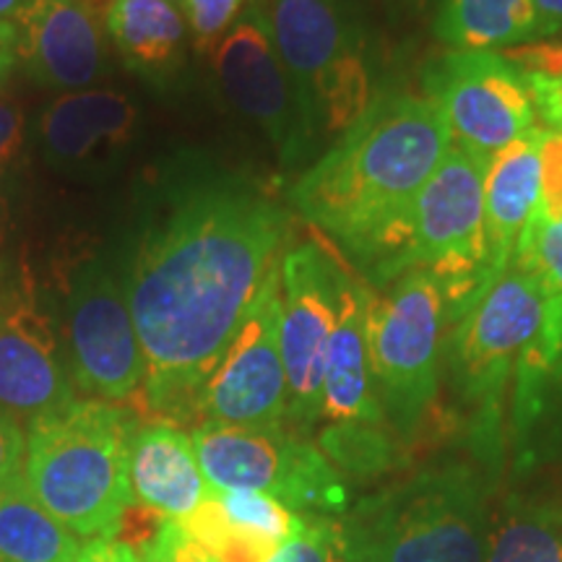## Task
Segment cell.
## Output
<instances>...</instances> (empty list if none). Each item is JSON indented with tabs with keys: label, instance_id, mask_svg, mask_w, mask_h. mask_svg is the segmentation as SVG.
Wrapping results in <instances>:
<instances>
[{
	"label": "cell",
	"instance_id": "6da1fadb",
	"mask_svg": "<svg viewBox=\"0 0 562 562\" xmlns=\"http://www.w3.org/2000/svg\"><path fill=\"white\" fill-rule=\"evenodd\" d=\"M290 214L245 188H201L146 232L128 305L146 360L144 409L195 422V396L277 273Z\"/></svg>",
	"mask_w": 562,
	"mask_h": 562
},
{
	"label": "cell",
	"instance_id": "7a4b0ae2",
	"mask_svg": "<svg viewBox=\"0 0 562 562\" xmlns=\"http://www.w3.org/2000/svg\"><path fill=\"white\" fill-rule=\"evenodd\" d=\"M453 146L432 97H372L370 108L300 175L292 206L381 277L409 237L414 201Z\"/></svg>",
	"mask_w": 562,
	"mask_h": 562
},
{
	"label": "cell",
	"instance_id": "3957f363",
	"mask_svg": "<svg viewBox=\"0 0 562 562\" xmlns=\"http://www.w3.org/2000/svg\"><path fill=\"white\" fill-rule=\"evenodd\" d=\"M136 417L76 398L26 425L24 476L37 501L79 539H117L133 505L128 446Z\"/></svg>",
	"mask_w": 562,
	"mask_h": 562
},
{
	"label": "cell",
	"instance_id": "277c9868",
	"mask_svg": "<svg viewBox=\"0 0 562 562\" xmlns=\"http://www.w3.org/2000/svg\"><path fill=\"white\" fill-rule=\"evenodd\" d=\"M341 529L351 562H484L492 516L480 476L442 467L362 501Z\"/></svg>",
	"mask_w": 562,
	"mask_h": 562
},
{
	"label": "cell",
	"instance_id": "5b68a950",
	"mask_svg": "<svg viewBox=\"0 0 562 562\" xmlns=\"http://www.w3.org/2000/svg\"><path fill=\"white\" fill-rule=\"evenodd\" d=\"M472 311V297L432 269H409L372 294L368 341L378 396L393 430L412 432L438 393L442 326Z\"/></svg>",
	"mask_w": 562,
	"mask_h": 562
},
{
	"label": "cell",
	"instance_id": "8992f818",
	"mask_svg": "<svg viewBox=\"0 0 562 562\" xmlns=\"http://www.w3.org/2000/svg\"><path fill=\"white\" fill-rule=\"evenodd\" d=\"M273 45L313 138L341 136L370 108L364 42L344 0H269Z\"/></svg>",
	"mask_w": 562,
	"mask_h": 562
},
{
	"label": "cell",
	"instance_id": "52a82bcc",
	"mask_svg": "<svg viewBox=\"0 0 562 562\" xmlns=\"http://www.w3.org/2000/svg\"><path fill=\"white\" fill-rule=\"evenodd\" d=\"M193 448L214 490L261 492L294 513H336L347 505V487L336 463L305 435L286 427L195 425Z\"/></svg>",
	"mask_w": 562,
	"mask_h": 562
},
{
	"label": "cell",
	"instance_id": "ba28073f",
	"mask_svg": "<svg viewBox=\"0 0 562 562\" xmlns=\"http://www.w3.org/2000/svg\"><path fill=\"white\" fill-rule=\"evenodd\" d=\"M60 341L83 398L144 406L146 360L128 294L102 261H81L63 290Z\"/></svg>",
	"mask_w": 562,
	"mask_h": 562
},
{
	"label": "cell",
	"instance_id": "9c48e42d",
	"mask_svg": "<svg viewBox=\"0 0 562 562\" xmlns=\"http://www.w3.org/2000/svg\"><path fill=\"white\" fill-rule=\"evenodd\" d=\"M372 290L344 266L339 313L328 341L318 422L326 425L321 451L344 469H381L389 461V417L370 364L368 318Z\"/></svg>",
	"mask_w": 562,
	"mask_h": 562
},
{
	"label": "cell",
	"instance_id": "30bf717a",
	"mask_svg": "<svg viewBox=\"0 0 562 562\" xmlns=\"http://www.w3.org/2000/svg\"><path fill=\"white\" fill-rule=\"evenodd\" d=\"M347 261L326 240L284 250L281 284V360L286 372V430L318 425L328 341L339 313V281Z\"/></svg>",
	"mask_w": 562,
	"mask_h": 562
},
{
	"label": "cell",
	"instance_id": "8fae6325",
	"mask_svg": "<svg viewBox=\"0 0 562 562\" xmlns=\"http://www.w3.org/2000/svg\"><path fill=\"white\" fill-rule=\"evenodd\" d=\"M484 178L487 167L451 146L414 201L409 237L385 279L409 269H432L453 279L472 297L490 290L484 277Z\"/></svg>",
	"mask_w": 562,
	"mask_h": 562
},
{
	"label": "cell",
	"instance_id": "7c38bea8",
	"mask_svg": "<svg viewBox=\"0 0 562 562\" xmlns=\"http://www.w3.org/2000/svg\"><path fill=\"white\" fill-rule=\"evenodd\" d=\"M547 294L531 273L508 266L456 323L453 362L467 398L495 406L510 370H539Z\"/></svg>",
	"mask_w": 562,
	"mask_h": 562
},
{
	"label": "cell",
	"instance_id": "4fadbf2b",
	"mask_svg": "<svg viewBox=\"0 0 562 562\" xmlns=\"http://www.w3.org/2000/svg\"><path fill=\"white\" fill-rule=\"evenodd\" d=\"M427 97L440 104L453 140L492 165L503 149L539 128L521 70L497 50H451L427 74Z\"/></svg>",
	"mask_w": 562,
	"mask_h": 562
},
{
	"label": "cell",
	"instance_id": "5bb4252c",
	"mask_svg": "<svg viewBox=\"0 0 562 562\" xmlns=\"http://www.w3.org/2000/svg\"><path fill=\"white\" fill-rule=\"evenodd\" d=\"M279 269L252 302L240 331L195 396V425L286 427V372L281 360Z\"/></svg>",
	"mask_w": 562,
	"mask_h": 562
},
{
	"label": "cell",
	"instance_id": "9a60e30c",
	"mask_svg": "<svg viewBox=\"0 0 562 562\" xmlns=\"http://www.w3.org/2000/svg\"><path fill=\"white\" fill-rule=\"evenodd\" d=\"M58 328L24 273L0 279V412L30 425L76 402Z\"/></svg>",
	"mask_w": 562,
	"mask_h": 562
},
{
	"label": "cell",
	"instance_id": "2e32d148",
	"mask_svg": "<svg viewBox=\"0 0 562 562\" xmlns=\"http://www.w3.org/2000/svg\"><path fill=\"white\" fill-rule=\"evenodd\" d=\"M214 68L229 102L261 125L284 165H297L311 151L313 133L273 45L271 21L261 0H256L216 45Z\"/></svg>",
	"mask_w": 562,
	"mask_h": 562
},
{
	"label": "cell",
	"instance_id": "e0dca14e",
	"mask_svg": "<svg viewBox=\"0 0 562 562\" xmlns=\"http://www.w3.org/2000/svg\"><path fill=\"white\" fill-rule=\"evenodd\" d=\"M11 21L19 63L42 87L81 91L108 70V30L91 0H26Z\"/></svg>",
	"mask_w": 562,
	"mask_h": 562
},
{
	"label": "cell",
	"instance_id": "ac0fdd59",
	"mask_svg": "<svg viewBox=\"0 0 562 562\" xmlns=\"http://www.w3.org/2000/svg\"><path fill=\"white\" fill-rule=\"evenodd\" d=\"M138 125V110L115 89L66 91L40 115L42 157L66 175H102L123 159Z\"/></svg>",
	"mask_w": 562,
	"mask_h": 562
},
{
	"label": "cell",
	"instance_id": "d6986e66",
	"mask_svg": "<svg viewBox=\"0 0 562 562\" xmlns=\"http://www.w3.org/2000/svg\"><path fill=\"white\" fill-rule=\"evenodd\" d=\"M547 128L510 144L492 159L484 178V277L495 284L508 269L516 245L544 206Z\"/></svg>",
	"mask_w": 562,
	"mask_h": 562
},
{
	"label": "cell",
	"instance_id": "ffe728a7",
	"mask_svg": "<svg viewBox=\"0 0 562 562\" xmlns=\"http://www.w3.org/2000/svg\"><path fill=\"white\" fill-rule=\"evenodd\" d=\"M128 482L133 505L175 524L191 516L211 492L191 432L165 419L136 422L133 427Z\"/></svg>",
	"mask_w": 562,
	"mask_h": 562
},
{
	"label": "cell",
	"instance_id": "44dd1931",
	"mask_svg": "<svg viewBox=\"0 0 562 562\" xmlns=\"http://www.w3.org/2000/svg\"><path fill=\"white\" fill-rule=\"evenodd\" d=\"M104 30L125 66L140 74L170 70L191 34L180 3L170 0H110Z\"/></svg>",
	"mask_w": 562,
	"mask_h": 562
},
{
	"label": "cell",
	"instance_id": "7402d4cb",
	"mask_svg": "<svg viewBox=\"0 0 562 562\" xmlns=\"http://www.w3.org/2000/svg\"><path fill=\"white\" fill-rule=\"evenodd\" d=\"M83 544L34 495L24 472L0 482V562H79Z\"/></svg>",
	"mask_w": 562,
	"mask_h": 562
},
{
	"label": "cell",
	"instance_id": "603a6c76",
	"mask_svg": "<svg viewBox=\"0 0 562 562\" xmlns=\"http://www.w3.org/2000/svg\"><path fill=\"white\" fill-rule=\"evenodd\" d=\"M435 34L451 50H495L539 40L542 30L533 0H442Z\"/></svg>",
	"mask_w": 562,
	"mask_h": 562
},
{
	"label": "cell",
	"instance_id": "cb8c5ba5",
	"mask_svg": "<svg viewBox=\"0 0 562 562\" xmlns=\"http://www.w3.org/2000/svg\"><path fill=\"white\" fill-rule=\"evenodd\" d=\"M484 562H562V510L510 505L492 521Z\"/></svg>",
	"mask_w": 562,
	"mask_h": 562
},
{
	"label": "cell",
	"instance_id": "d4e9b609",
	"mask_svg": "<svg viewBox=\"0 0 562 562\" xmlns=\"http://www.w3.org/2000/svg\"><path fill=\"white\" fill-rule=\"evenodd\" d=\"M178 526L216 562H269L281 547L277 539L229 516L216 501L214 490Z\"/></svg>",
	"mask_w": 562,
	"mask_h": 562
},
{
	"label": "cell",
	"instance_id": "484cf974",
	"mask_svg": "<svg viewBox=\"0 0 562 562\" xmlns=\"http://www.w3.org/2000/svg\"><path fill=\"white\" fill-rule=\"evenodd\" d=\"M510 266L531 273L550 300H562V211H539L516 245Z\"/></svg>",
	"mask_w": 562,
	"mask_h": 562
},
{
	"label": "cell",
	"instance_id": "4316f807",
	"mask_svg": "<svg viewBox=\"0 0 562 562\" xmlns=\"http://www.w3.org/2000/svg\"><path fill=\"white\" fill-rule=\"evenodd\" d=\"M269 562H351L341 524L326 516L302 521V529L279 547Z\"/></svg>",
	"mask_w": 562,
	"mask_h": 562
},
{
	"label": "cell",
	"instance_id": "83f0119b",
	"mask_svg": "<svg viewBox=\"0 0 562 562\" xmlns=\"http://www.w3.org/2000/svg\"><path fill=\"white\" fill-rule=\"evenodd\" d=\"M245 0H180V11L186 16L188 32L199 50L220 45L237 16H240Z\"/></svg>",
	"mask_w": 562,
	"mask_h": 562
},
{
	"label": "cell",
	"instance_id": "f1b7e54d",
	"mask_svg": "<svg viewBox=\"0 0 562 562\" xmlns=\"http://www.w3.org/2000/svg\"><path fill=\"white\" fill-rule=\"evenodd\" d=\"M24 149V110L0 97V182L9 178Z\"/></svg>",
	"mask_w": 562,
	"mask_h": 562
},
{
	"label": "cell",
	"instance_id": "f546056e",
	"mask_svg": "<svg viewBox=\"0 0 562 562\" xmlns=\"http://www.w3.org/2000/svg\"><path fill=\"white\" fill-rule=\"evenodd\" d=\"M526 87H529L537 117H542L547 131L562 133V76H533L521 74Z\"/></svg>",
	"mask_w": 562,
	"mask_h": 562
},
{
	"label": "cell",
	"instance_id": "4dcf8cb0",
	"mask_svg": "<svg viewBox=\"0 0 562 562\" xmlns=\"http://www.w3.org/2000/svg\"><path fill=\"white\" fill-rule=\"evenodd\" d=\"M26 427L11 414L0 412V482L24 472Z\"/></svg>",
	"mask_w": 562,
	"mask_h": 562
},
{
	"label": "cell",
	"instance_id": "1f68e13d",
	"mask_svg": "<svg viewBox=\"0 0 562 562\" xmlns=\"http://www.w3.org/2000/svg\"><path fill=\"white\" fill-rule=\"evenodd\" d=\"M539 368H562V300L547 297V321L539 349Z\"/></svg>",
	"mask_w": 562,
	"mask_h": 562
},
{
	"label": "cell",
	"instance_id": "d6a6232c",
	"mask_svg": "<svg viewBox=\"0 0 562 562\" xmlns=\"http://www.w3.org/2000/svg\"><path fill=\"white\" fill-rule=\"evenodd\" d=\"M161 539H165L167 550H170L172 562H216L209 552H203L199 544L188 537L175 521H159Z\"/></svg>",
	"mask_w": 562,
	"mask_h": 562
},
{
	"label": "cell",
	"instance_id": "836d02e7",
	"mask_svg": "<svg viewBox=\"0 0 562 562\" xmlns=\"http://www.w3.org/2000/svg\"><path fill=\"white\" fill-rule=\"evenodd\" d=\"M79 562H138V552L121 539H97L83 544Z\"/></svg>",
	"mask_w": 562,
	"mask_h": 562
},
{
	"label": "cell",
	"instance_id": "e575fe53",
	"mask_svg": "<svg viewBox=\"0 0 562 562\" xmlns=\"http://www.w3.org/2000/svg\"><path fill=\"white\" fill-rule=\"evenodd\" d=\"M16 63H19L16 26H13V21L0 19V87H3L5 79H9Z\"/></svg>",
	"mask_w": 562,
	"mask_h": 562
},
{
	"label": "cell",
	"instance_id": "d590c367",
	"mask_svg": "<svg viewBox=\"0 0 562 562\" xmlns=\"http://www.w3.org/2000/svg\"><path fill=\"white\" fill-rule=\"evenodd\" d=\"M533 9H537L542 37L562 30V0H533Z\"/></svg>",
	"mask_w": 562,
	"mask_h": 562
},
{
	"label": "cell",
	"instance_id": "8d00e7d4",
	"mask_svg": "<svg viewBox=\"0 0 562 562\" xmlns=\"http://www.w3.org/2000/svg\"><path fill=\"white\" fill-rule=\"evenodd\" d=\"M136 552H138V562H172L170 550H167L165 539H161L159 526L154 529V533L146 539V542H140L136 547Z\"/></svg>",
	"mask_w": 562,
	"mask_h": 562
},
{
	"label": "cell",
	"instance_id": "74e56055",
	"mask_svg": "<svg viewBox=\"0 0 562 562\" xmlns=\"http://www.w3.org/2000/svg\"><path fill=\"white\" fill-rule=\"evenodd\" d=\"M5 240H9V203L0 199V256H3Z\"/></svg>",
	"mask_w": 562,
	"mask_h": 562
},
{
	"label": "cell",
	"instance_id": "f35d334b",
	"mask_svg": "<svg viewBox=\"0 0 562 562\" xmlns=\"http://www.w3.org/2000/svg\"><path fill=\"white\" fill-rule=\"evenodd\" d=\"M26 0H0V19L11 21L16 13L24 9Z\"/></svg>",
	"mask_w": 562,
	"mask_h": 562
},
{
	"label": "cell",
	"instance_id": "ab89813d",
	"mask_svg": "<svg viewBox=\"0 0 562 562\" xmlns=\"http://www.w3.org/2000/svg\"><path fill=\"white\" fill-rule=\"evenodd\" d=\"M170 3H180V0H170Z\"/></svg>",
	"mask_w": 562,
	"mask_h": 562
}]
</instances>
